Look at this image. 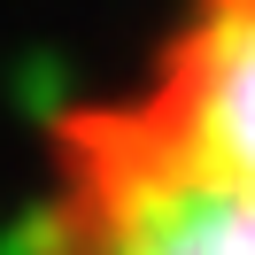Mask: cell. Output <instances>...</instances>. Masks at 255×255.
Returning <instances> with one entry per match:
<instances>
[{"mask_svg":"<svg viewBox=\"0 0 255 255\" xmlns=\"http://www.w3.org/2000/svg\"><path fill=\"white\" fill-rule=\"evenodd\" d=\"M31 255H255V0H178L131 78L62 109Z\"/></svg>","mask_w":255,"mask_h":255,"instance_id":"cell-1","label":"cell"}]
</instances>
